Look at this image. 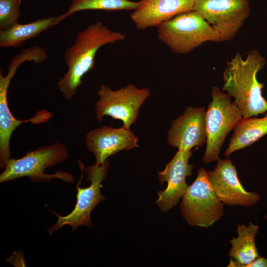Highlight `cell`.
<instances>
[{
  "label": "cell",
  "mask_w": 267,
  "mask_h": 267,
  "mask_svg": "<svg viewBox=\"0 0 267 267\" xmlns=\"http://www.w3.org/2000/svg\"><path fill=\"white\" fill-rule=\"evenodd\" d=\"M21 3V0H0V30L18 22Z\"/></svg>",
  "instance_id": "ffe728a7"
},
{
  "label": "cell",
  "mask_w": 267,
  "mask_h": 267,
  "mask_svg": "<svg viewBox=\"0 0 267 267\" xmlns=\"http://www.w3.org/2000/svg\"><path fill=\"white\" fill-rule=\"evenodd\" d=\"M207 173L216 196L223 204L250 207L261 199L258 193L247 191L243 188L235 167L228 158L219 159L214 169Z\"/></svg>",
  "instance_id": "30bf717a"
},
{
  "label": "cell",
  "mask_w": 267,
  "mask_h": 267,
  "mask_svg": "<svg viewBox=\"0 0 267 267\" xmlns=\"http://www.w3.org/2000/svg\"><path fill=\"white\" fill-rule=\"evenodd\" d=\"M123 33L114 31L97 21L88 26L77 35L73 44L64 53L67 70L60 78L57 86L66 100H70L82 85L84 76L92 69L98 50L102 46L125 39Z\"/></svg>",
  "instance_id": "6da1fadb"
},
{
  "label": "cell",
  "mask_w": 267,
  "mask_h": 267,
  "mask_svg": "<svg viewBox=\"0 0 267 267\" xmlns=\"http://www.w3.org/2000/svg\"><path fill=\"white\" fill-rule=\"evenodd\" d=\"M159 39L172 51L185 54L207 42H222L213 28L194 10L178 14L157 27Z\"/></svg>",
  "instance_id": "3957f363"
},
{
  "label": "cell",
  "mask_w": 267,
  "mask_h": 267,
  "mask_svg": "<svg viewBox=\"0 0 267 267\" xmlns=\"http://www.w3.org/2000/svg\"><path fill=\"white\" fill-rule=\"evenodd\" d=\"M11 79L0 73V167L4 169L10 158V140L13 132L23 123L39 124L47 122L53 114L47 110L37 111L33 117L24 120L16 119L12 114L7 103V91Z\"/></svg>",
  "instance_id": "5bb4252c"
},
{
  "label": "cell",
  "mask_w": 267,
  "mask_h": 267,
  "mask_svg": "<svg viewBox=\"0 0 267 267\" xmlns=\"http://www.w3.org/2000/svg\"><path fill=\"white\" fill-rule=\"evenodd\" d=\"M258 228V225L251 222L248 226L237 225L238 236L232 237L229 241L231 247L228 255L234 260L231 259L227 267H245L259 257L255 240Z\"/></svg>",
  "instance_id": "2e32d148"
},
{
  "label": "cell",
  "mask_w": 267,
  "mask_h": 267,
  "mask_svg": "<svg viewBox=\"0 0 267 267\" xmlns=\"http://www.w3.org/2000/svg\"><path fill=\"white\" fill-rule=\"evenodd\" d=\"M109 161L102 164L95 163L86 168L79 161L81 170V177L77 184V201L72 211L65 216H61L53 212L58 218L56 223L48 229L50 235L63 225H70L72 231H75L81 225L90 227L91 225L90 213L105 197L101 195V182L106 177L109 167Z\"/></svg>",
  "instance_id": "5b68a950"
},
{
  "label": "cell",
  "mask_w": 267,
  "mask_h": 267,
  "mask_svg": "<svg viewBox=\"0 0 267 267\" xmlns=\"http://www.w3.org/2000/svg\"><path fill=\"white\" fill-rule=\"evenodd\" d=\"M97 94L99 97L95 105L96 118L99 122L104 116L121 120L128 129L135 123L141 105L150 94L146 88L140 89L133 84L117 90L101 85Z\"/></svg>",
  "instance_id": "ba28073f"
},
{
  "label": "cell",
  "mask_w": 267,
  "mask_h": 267,
  "mask_svg": "<svg viewBox=\"0 0 267 267\" xmlns=\"http://www.w3.org/2000/svg\"><path fill=\"white\" fill-rule=\"evenodd\" d=\"M231 96L214 87L212 101L206 110V148L203 157L205 164L218 161L222 144L229 132L243 118Z\"/></svg>",
  "instance_id": "8992f818"
},
{
  "label": "cell",
  "mask_w": 267,
  "mask_h": 267,
  "mask_svg": "<svg viewBox=\"0 0 267 267\" xmlns=\"http://www.w3.org/2000/svg\"><path fill=\"white\" fill-rule=\"evenodd\" d=\"M223 203L216 196L207 171L200 168L182 197L180 212L192 226L208 228L223 215Z\"/></svg>",
  "instance_id": "52a82bcc"
},
{
  "label": "cell",
  "mask_w": 267,
  "mask_h": 267,
  "mask_svg": "<svg viewBox=\"0 0 267 267\" xmlns=\"http://www.w3.org/2000/svg\"><path fill=\"white\" fill-rule=\"evenodd\" d=\"M206 110L203 107H188L173 121L168 131L169 144L178 150H191L206 142Z\"/></svg>",
  "instance_id": "7c38bea8"
},
{
  "label": "cell",
  "mask_w": 267,
  "mask_h": 267,
  "mask_svg": "<svg viewBox=\"0 0 267 267\" xmlns=\"http://www.w3.org/2000/svg\"><path fill=\"white\" fill-rule=\"evenodd\" d=\"M192 153L191 150H178L164 170L158 173L160 183L165 181L168 183L165 190L158 192L159 198L156 202L162 211H168L175 206L185 193L188 187L186 178L192 173L193 165L188 163Z\"/></svg>",
  "instance_id": "8fae6325"
},
{
  "label": "cell",
  "mask_w": 267,
  "mask_h": 267,
  "mask_svg": "<svg viewBox=\"0 0 267 267\" xmlns=\"http://www.w3.org/2000/svg\"><path fill=\"white\" fill-rule=\"evenodd\" d=\"M245 267H267V259L259 256Z\"/></svg>",
  "instance_id": "44dd1931"
},
{
  "label": "cell",
  "mask_w": 267,
  "mask_h": 267,
  "mask_svg": "<svg viewBox=\"0 0 267 267\" xmlns=\"http://www.w3.org/2000/svg\"><path fill=\"white\" fill-rule=\"evenodd\" d=\"M138 137L130 129L103 126L86 135V145L94 155L95 163L103 164L111 155L138 147Z\"/></svg>",
  "instance_id": "4fadbf2b"
},
{
  "label": "cell",
  "mask_w": 267,
  "mask_h": 267,
  "mask_svg": "<svg viewBox=\"0 0 267 267\" xmlns=\"http://www.w3.org/2000/svg\"><path fill=\"white\" fill-rule=\"evenodd\" d=\"M266 64L258 50L249 51L244 59L237 51L226 65L223 74L222 90L234 99L243 118L257 116L267 111V101L262 95L264 84L257 74Z\"/></svg>",
  "instance_id": "7a4b0ae2"
},
{
  "label": "cell",
  "mask_w": 267,
  "mask_h": 267,
  "mask_svg": "<svg viewBox=\"0 0 267 267\" xmlns=\"http://www.w3.org/2000/svg\"><path fill=\"white\" fill-rule=\"evenodd\" d=\"M267 134V116L261 118H242L234 129L224 155L228 157L234 151L242 149Z\"/></svg>",
  "instance_id": "ac0fdd59"
},
{
  "label": "cell",
  "mask_w": 267,
  "mask_h": 267,
  "mask_svg": "<svg viewBox=\"0 0 267 267\" xmlns=\"http://www.w3.org/2000/svg\"><path fill=\"white\" fill-rule=\"evenodd\" d=\"M141 0H72L67 11L58 16L57 24L71 15L80 11L101 10L106 11L134 10L141 4Z\"/></svg>",
  "instance_id": "d6986e66"
},
{
  "label": "cell",
  "mask_w": 267,
  "mask_h": 267,
  "mask_svg": "<svg viewBox=\"0 0 267 267\" xmlns=\"http://www.w3.org/2000/svg\"><path fill=\"white\" fill-rule=\"evenodd\" d=\"M57 18L58 16L39 18L26 24L17 22L7 29L0 30V47L22 45L26 41L56 25Z\"/></svg>",
  "instance_id": "e0dca14e"
},
{
  "label": "cell",
  "mask_w": 267,
  "mask_h": 267,
  "mask_svg": "<svg viewBox=\"0 0 267 267\" xmlns=\"http://www.w3.org/2000/svg\"><path fill=\"white\" fill-rule=\"evenodd\" d=\"M69 155L67 147L60 142L27 151L22 158H10L7 161L0 175V182L14 180L24 177L34 182H49L54 178L72 182L74 178L68 173L58 172L50 175L44 173L48 168L65 161Z\"/></svg>",
  "instance_id": "277c9868"
},
{
  "label": "cell",
  "mask_w": 267,
  "mask_h": 267,
  "mask_svg": "<svg viewBox=\"0 0 267 267\" xmlns=\"http://www.w3.org/2000/svg\"><path fill=\"white\" fill-rule=\"evenodd\" d=\"M193 10L218 33L222 42L233 38L251 11L248 0H194Z\"/></svg>",
  "instance_id": "9c48e42d"
},
{
  "label": "cell",
  "mask_w": 267,
  "mask_h": 267,
  "mask_svg": "<svg viewBox=\"0 0 267 267\" xmlns=\"http://www.w3.org/2000/svg\"><path fill=\"white\" fill-rule=\"evenodd\" d=\"M130 15L138 30L158 27L181 13L193 10L194 0H141Z\"/></svg>",
  "instance_id": "9a60e30c"
}]
</instances>
